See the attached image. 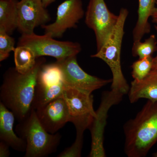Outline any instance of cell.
Listing matches in <instances>:
<instances>
[{
  "instance_id": "ac0fdd59",
  "label": "cell",
  "mask_w": 157,
  "mask_h": 157,
  "mask_svg": "<svg viewBox=\"0 0 157 157\" xmlns=\"http://www.w3.org/2000/svg\"><path fill=\"white\" fill-rule=\"evenodd\" d=\"M37 59L30 48L17 46L14 51L15 70L22 74L29 73L36 66Z\"/></svg>"
},
{
  "instance_id": "ba28073f",
  "label": "cell",
  "mask_w": 157,
  "mask_h": 157,
  "mask_svg": "<svg viewBox=\"0 0 157 157\" xmlns=\"http://www.w3.org/2000/svg\"><path fill=\"white\" fill-rule=\"evenodd\" d=\"M118 19V15L109 11L104 0H90L85 22L94 33L97 51L107 41Z\"/></svg>"
},
{
  "instance_id": "52a82bcc",
  "label": "cell",
  "mask_w": 157,
  "mask_h": 157,
  "mask_svg": "<svg viewBox=\"0 0 157 157\" xmlns=\"http://www.w3.org/2000/svg\"><path fill=\"white\" fill-rule=\"evenodd\" d=\"M61 97L67 105L70 122L75 126L76 132H84L89 129L96 116L92 94H89L66 86Z\"/></svg>"
},
{
  "instance_id": "cb8c5ba5",
  "label": "cell",
  "mask_w": 157,
  "mask_h": 157,
  "mask_svg": "<svg viewBox=\"0 0 157 157\" xmlns=\"http://www.w3.org/2000/svg\"><path fill=\"white\" fill-rule=\"evenodd\" d=\"M152 21L155 24V27L157 28V7H155L152 14Z\"/></svg>"
},
{
  "instance_id": "484cf974",
  "label": "cell",
  "mask_w": 157,
  "mask_h": 157,
  "mask_svg": "<svg viewBox=\"0 0 157 157\" xmlns=\"http://www.w3.org/2000/svg\"><path fill=\"white\" fill-rule=\"evenodd\" d=\"M55 1L56 0H42L44 7L46 8Z\"/></svg>"
},
{
  "instance_id": "6da1fadb",
  "label": "cell",
  "mask_w": 157,
  "mask_h": 157,
  "mask_svg": "<svg viewBox=\"0 0 157 157\" xmlns=\"http://www.w3.org/2000/svg\"><path fill=\"white\" fill-rule=\"evenodd\" d=\"M45 62L44 57H40L37 59L33 69L29 73L22 74L15 68H10L4 74L0 88L1 102L13 113L19 122L30 113L38 73Z\"/></svg>"
},
{
  "instance_id": "2e32d148",
  "label": "cell",
  "mask_w": 157,
  "mask_h": 157,
  "mask_svg": "<svg viewBox=\"0 0 157 157\" xmlns=\"http://www.w3.org/2000/svg\"><path fill=\"white\" fill-rule=\"evenodd\" d=\"M138 1V17L132 33L134 42L141 41L144 35L149 33L151 26L149 19L151 17L157 4V0Z\"/></svg>"
},
{
  "instance_id": "9a60e30c",
  "label": "cell",
  "mask_w": 157,
  "mask_h": 157,
  "mask_svg": "<svg viewBox=\"0 0 157 157\" xmlns=\"http://www.w3.org/2000/svg\"><path fill=\"white\" fill-rule=\"evenodd\" d=\"M128 94L132 104L141 98L157 101V70H152L145 78L140 81L134 79L131 82Z\"/></svg>"
},
{
  "instance_id": "4316f807",
  "label": "cell",
  "mask_w": 157,
  "mask_h": 157,
  "mask_svg": "<svg viewBox=\"0 0 157 157\" xmlns=\"http://www.w3.org/2000/svg\"><path fill=\"white\" fill-rule=\"evenodd\" d=\"M153 156L154 157H157V151L155 152L153 155Z\"/></svg>"
},
{
  "instance_id": "7402d4cb",
  "label": "cell",
  "mask_w": 157,
  "mask_h": 157,
  "mask_svg": "<svg viewBox=\"0 0 157 157\" xmlns=\"http://www.w3.org/2000/svg\"><path fill=\"white\" fill-rule=\"evenodd\" d=\"M76 132L75 142L70 147L66 148L57 156L58 157H81L83 145V133Z\"/></svg>"
},
{
  "instance_id": "8fae6325",
  "label": "cell",
  "mask_w": 157,
  "mask_h": 157,
  "mask_svg": "<svg viewBox=\"0 0 157 157\" xmlns=\"http://www.w3.org/2000/svg\"><path fill=\"white\" fill-rule=\"evenodd\" d=\"M84 15L82 0H66L58 7L55 21L42 28L53 38H61L68 29L76 28Z\"/></svg>"
},
{
  "instance_id": "8992f818",
  "label": "cell",
  "mask_w": 157,
  "mask_h": 157,
  "mask_svg": "<svg viewBox=\"0 0 157 157\" xmlns=\"http://www.w3.org/2000/svg\"><path fill=\"white\" fill-rule=\"evenodd\" d=\"M65 88L63 73L57 63L43 64L38 73L32 108L36 110L61 97Z\"/></svg>"
},
{
  "instance_id": "d6986e66",
  "label": "cell",
  "mask_w": 157,
  "mask_h": 157,
  "mask_svg": "<svg viewBox=\"0 0 157 157\" xmlns=\"http://www.w3.org/2000/svg\"><path fill=\"white\" fill-rule=\"evenodd\" d=\"M157 49V41L154 35H151L144 42H134L132 48V55L139 59L152 56Z\"/></svg>"
},
{
  "instance_id": "30bf717a",
  "label": "cell",
  "mask_w": 157,
  "mask_h": 157,
  "mask_svg": "<svg viewBox=\"0 0 157 157\" xmlns=\"http://www.w3.org/2000/svg\"><path fill=\"white\" fill-rule=\"evenodd\" d=\"M124 94L111 90L103 92L101 104L96 112L95 117L89 128L91 135V147L89 157H106L104 146V129L107 114L110 107L119 103Z\"/></svg>"
},
{
  "instance_id": "e0dca14e",
  "label": "cell",
  "mask_w": 157,
  "mask_h": 157,
  "mask_svg": "<svg viewBox=\"0 0 157 157\" xmlns=\"http://www.w3.org/2000/svg\"><path fill=\"white\" fill-rule=\"evenodd\" d=\"M18 0H0V29L11 35L18 27Z\"/></svg>"
},
{
  "instance_id": "5b68a950",
  "label": "cell",
  "mask_w": 157,
  "mask_h": 157,
  "mask_svg": "<svg viewBox=\"0 0 157 157\" xmlns=\"http://www.w3.org/2000/svg\"><path fill=\"white\" fill-rule=\"evenodd\" d=\"M17 46H25L30 48L36 57L48 56L60 61L70 57L77 56L82 50L78 42L55 40L49 33L39 36L33 33L22 34Z\"/></svg>"
},
{
  "instance_id": "4fadbf2b",
  "label": "cell",
  "mask_w": 157,
  "mask_h": 157,
  "mask_svg": "<svg viewBox=\"0 0 157 157\" xmlns=\"http://www.w3.org/2000/svg\"><path fill=\"white\" fill-rule=\"evenodd\" d=\"M35 110L42 126L51 134L57 133L67 123L70 122L67 105L61 97Z\"/></svg>"
},
{
  "instance_id": "3957f363",
  "label": "cell",
  "mask_w": 157,
  "mask_h": 157,
  "mask_svg": "<svg viewBox=\"0 0 157 157\" xmlns=\"http://www.w3.org/2000/svg\"><path fill=\"white\" fill-rule=\"evenodd\" d=\"M128 14V9H121L117 23L107 41L97 53L91 56V57L101 59L109 66L113 76L111 90L123 94H128L130 89V86L124 76L121 65V51L124 34V28Z\"/></svg>"
},
{
  "instance_id": "d4e9b609",
  "label": "cell",
  "mask_w": 157,
  "mask_h": 157,
  "mask_svg": "<svg viewBox=\"0 0 157 157\" xmlns=\"http://www.w3.org/2000/svg\"><path fill=\"white\" fill-rule=\"evenodd\" d=\"M157 33V28L155 27ZM152 70H157V55L156 56L153 58L152 69Z\"/></svg>"
},
{
  "instance_id": "603a6c76",
  "label": "cell",
  "mask_w": 157,
  "mask_h": 157,
  "mask_svg": "<svg viewBox=\"0 0 157 157\" xmlns=\"http://www.w3.org/2000/svg\"><path fill=\"white\" fill-rule=\"evenodd\" d=\"M10 147L4 141H0V157H8L10 155Z\"/></svg>"
},
{
  "instance_id": "277c9868",
  "label": "cell",
  "mask_w": 157,
  "mask_h": 157,
  "mask_svg": "<svg viewBox=\"0 0 157 157\" xmlns=\"http://www.w3.org/2000/svg\"><path fill=\"white\" fill-rule=\"evenodd\" d=\"M16 132L26 143L25 157H45L55 152L62 136L48 133L40 123L36 110L32 108L24 120L20 122Z\"/></svg>"
},
{
  "instance_id": "ffe728a7",
  "label": "cell",
  "mask_w": 157,
  "mask_h": 157,
  "mask_svg": "<svg viewBox=\"0 0 157 157\" xmlns=\"http://www.w3.org/2000/svg\"><path fill=\"white\" fill-rule=\"evenodd\" d=\"M152 56L139 59L132 66V76L134 79L140 81L148 75L152 69Z\"/></svg>"
},
{
  "instance_id": "9c48e42d",
  "label": "cell",
  "mask_w": 157,
  "mask_h": 157,
  "mask_svg": "<svg viewBox=\"0 0 157 157\" xmlns=\"http://www.w3.org/2000/svg\"><path fill=\"white\" fill-rule=\"evenodd\" d=\"M56 62L61 70L66 87L91 94L94 91L112 82V79H103L88 74L78 64L76 56L70 57Z\"/></svg>"
},
{
  "instance_id": "7a4b0ae2",
  "label": "cell",
  "mask_w": 157,
  "mask_h": 157,
  "mask_svg": "<svg viewBox=\"0 0 157 157\" xmlns=\"http://www.w3.org/2000/svg\"><path fill=\"white\" fill-rule=\"evenodd\" d=\"M124 129L127 156H146L157 142V101L148 100L136 117L126 123Z\"/></svg>"
},
{
  "instance_id": "7c38bea8",
  "label": "cell",
  "mask_w": 157,
  "mask_h": 157,
  "mask_svg": "<svg viewBox=\"0 0 157 157\" xmlns=\"http://www.w3.org/2000/svg\"><path fill=\"white\" fill-rule=\"evenodd\" d=\"M18 27L21 34L34 33L39 26L45 25L50 20V15L42 0H21L17 4Z\"/></svg>"
},
{
  "instance_id": "44dd1931",
  "label": "cell",
  "mask_w": 157,
  "mask_h": 157,
  "mask_svg": "<svg viewBox=\"0 0 157 157\" xmlns=\"http://www.w3.org/2000/svg\"><path fill=\"white\" fill-rule=\"evenodd\" d=\"M15 40L4 30L0 29V61L6 59L15 50Z\"/></svg>"
},
{
  "instance_id": "5bb4252c",
  "label": "cell",
  "mask_w": 157,
  "mask_h": 157,
  "mask_svg": "<svg viewBox=\"0 0 157 157\" xmlns=\"http://www.w3.org/2000/svg\"><path fill=\"white\" fill-rule=\"evenodd\" d=\"M15 117L13 113L0 102V139L19 152H25L26 143L18 137L13 130Z\"/></svg>"
},
{
  "instance_id": "83f0119b",
  "label": "cell",
  "mask_w": 157,
  "mask_h": 157,
  "mask_svg": "<svg viewBox=\"0 0 157 157\" xmlns=\"http://www.w3.org/2000/svg\"></svg>"
}]
</instances>
